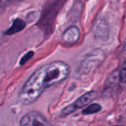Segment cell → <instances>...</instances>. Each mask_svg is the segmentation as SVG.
Masks as SVG:
<instances>
[{
  "instance_id": "6da1fadb",
  "label": "cell",
  "mask_w": 126,
  "mask_h": 126,
  "mask_svg": "<svg viewBox=\"0 0 126 126\" xmlns=\"http://www.w3.org/2000/svg\"><path fill=\"white\" fill-rule=\"evenodd\" d=\"M69 73V64L62 61H52L42 66L25 82L18 94V101L23 105L34 103L48 88L63 81Z\"/></svg>"
},
{
  "instance_id": "7a4b0ae2",
  "label": "cell",
  "mask_w": 126,
  "mask_h": 126,
  "mask_svg": "<svg viewBox=\"0 0 126 126\" xmlns=\"http://www.w3.org/2000/svg\"><path fill=\"white\" fill-rule=\"evenodd\" d=\"M104 59V52L101 49H94L85 55L78 66V72L87 75L97 69L103 62Z\"/></svg>"
},
{
  "instance_id": "3957f363",
  "label": "cell",
  "mask_w": 126,
  "mask_h": 126,
  "mask_svg": "<svg viewBox=\"0 0 126 126\" xmlns=\"http://www.w3.org/2000/svg\"><path fill=\"white\" fill-rule=\"evenodd\" d=\"M97 96V92L96 91L88 92L87 93L84 94L83 95L80 97L78 99H77L73 103L65 107L62 110L61 115L62 117L69 115L70 114L75 112L76 110L87 106L89 103H91L92 101H94L95 100Z\"/></svg>"
},
{
  "instance_id": "277c9868",
  "label": "cell",
  "mask_w": 126,
  "mask_h": 126,
  "mask_svg": "<svg viewBox=\"0 0 126 126\" xmlns=\"http://www.w3.org/2000/svg\"><path fill=\"white\" fill-rule=\"evenodd\" d=\"M20 126H54L40 112L32 111L23 116Z\"/></svg>"
},
{
  "instance_id": "5b68a950",
  "label": "cell",
  "mask_w": 126,
  "mask_h": 126,
  "mask_svg": "<svg viewBox=\"0 0 126 126\" xmlns=\"http://www.w3.org/2000/svg\"><path fill=\"white\" fill-rule=\"evenodd\" d=\"M94 38L99 42H106L109 38V27L104 18H98L94 26Z\"/></svg>"
},
{
  "instance_id": "8992f818",
  "label": "cell",
  "mask_w": 126,
  "mask_h": 126,
  "mask_svg": "<svg viewBox=\"0 0 126 126\" xmlns=\"http://www.w3.org/2000/svg\"><path fill=\"white\" fill-rule=\"evenodd\" d=\"M80 38L79 28L75 25L68 27L62 35V40L67 44H72L76 43Z\"/></svg>"
},
{
  "instance_id": "52a82bcc",
  "label": "cell",
  "mask_w": 126,
  "mask_h": 126,
  "mask_svg": "<svg viewBox=\"0 0 126 126\" xmlns=\"http://www.w3.org/2000/svg\"><path fill=\"white\" fill-rule=\"evenodd\" d=\"M26 27L25 21L21 18H16L13 21L12 25L4 32V34L7 35H11L16 32H18L23 30Z\"/></svg>"
},
{
  "instance_id": "ba28073f",
  "label": "cell",
  "mask_w": 126,
  "mask_h": 126,
  "mask_svg": "<svg viewBox=\"0 0 126 126\" xmlns=\"http://www.w3.org/2000/svg\"><path fill=\"white\" fill-rule=\"evenodd\" d=\"M120 82V71L119 70H115L107 78V80L106 82L105 90L106 91V90H110L111 89H114V87L118 86Z\"/></svg>"
},
{
  "instance_id": "9c48e42d",
  "label": "cell",
  "mask_w": 126,
  "mask_h": 126,
  "mask_svg": "<svg viewBox=\"0 0 126 126\" xmlns=\"http://www.w3.org/2000/svg\"><path fill=\"white\" fill-rule=\"evenodd\" d=\"M101 109H102V107H101L100 105H99L97 103H94V104L90 105L86 109L83 110L82 114H84V115L93 114H95V113H97V112L100 111Z\"/></svg>"
},
{
  "instance_id": "30bf717a",
  "label": "cell",
  "mask_w": 126,
  "mask_h": 126,
  "mask_svg": "<svg viewBox=\"0 0 126 126\" xmlns=\"http://www.w3.org/2000/svg\"><path fill=\"white\" fill-rule=\"evenodd\" d=\"M34 55V52L33 51H30L28 52H27L20 60V62H19V64L20 65H24L27 61H29Z\"/></svg>"
},
{
  "instance_id": "8fae6325",
  "label": "cell",
  "mask_w": 126,
  "mask_h": 126,
  "mask_svg": "<svg viewBox=\"0 0 126 126\" xmlns=\"http://www.w3.org/2000/svg\"><path fill=\"white\" fill-rule=\"evenodd\" d=\"M120 80L121 83H126V68H123L120 71Z\"/></svg>"
},
{
  "instance_id": "7c38bea8",
  "label": "cell",
  "mask_w": 126,
  "mask_h": 126,
  "mask_svg": "<svg viewBox=\"0 0 126 126\" xmlns=\"http://www.w3.org/2000/svg\"><path fill=\"white\" fill-rule=\"evenodd\" d=\"M13 0H0V8H3L10 4Z\"/></svg>"
},
{
  "instance_id": "4fadbf2b",
  "label": "cell",
  "mask_w": 126,
  "mask_h": 126,
  "mask_svg": "<svg viewBox=\"0 0 126 126\" xmlns=\"http://www.w3.org/2000/svg\"></svg>"
}]
</instances>
